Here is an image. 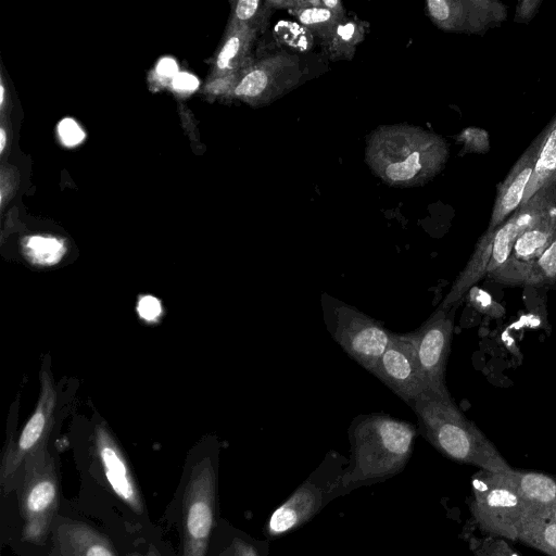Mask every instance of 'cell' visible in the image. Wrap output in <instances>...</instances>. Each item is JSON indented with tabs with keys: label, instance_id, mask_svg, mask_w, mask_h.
<instances>
[{
	"label": "cell",
	"instance_id": "6da1fadb",
	"mask_svg": "<svg viewBox=\"0 0 556 556\" xmlns=\"http://www.w3.org/2000/svg\"><path fill=\"white\" fill-rule=\"evenodd\" d=\"M447 159L446 141L420 127L383 125L367 138L366 162L389 186L424 185L442 170Z\"/></svg>",
	"mask_w": 556,
	"mask_h": 556
},
{
	"label": "cell",
	"instance_id": "7a4b0ae2",
	"mask_svg": "<svg viewBox=\"0 0 556 556\" xmlns=\"http://www.w3.org/2000/svg\"><path fill=\"white\" fill-rule=\"evenodd\" d=\"M409 406L417 416L421 434L446 457L489 471L514 469L482 431L464 416L450 392L428 389Z\"/></svg>",
	"mask_w": 556,
	"mask_h": 556
},
{
	"label": "cell",
	"instance_id": "3957f363",
	"mask_svg": "<svg viewBox=\"0 0 556 556\" xmlns=\"http://www.w3.org/2000/svg\"><path fill=\"white\" fill-rule=\"evenodd\" d=\"M351 464L340 486L392 476L406 465L416 438V427L386 414L359 415L351 424Z\"/></svg>",
	"mask_w": 556,
	"mask_h": 556
},
{
	"label": "cell",
	"instance_id": "277c9868",
	"mask_svg": "<svg viewBox=\"0 0 556 556\" xmlns=\"http://www.w3.org/2000/svg\"><path fill=\"white\" fill-rule=\"evenodd\" d=\"M15 490L23 518L22 538L40 545L50 531L60 497L55 465L46 445L27 457Z\"/></svg>",
	"mask_w": 556,
	"mask_h": 556
},
{
	"label": "cell",
	"instance_id": "5b68a950",
	"mask_svg": "<svg viewBox=\"0 0 556 556\" xmlns=\"http://www.w3.org/2000/svg\"><path fill=\"white\" fill-rule=\"evenodd\" d=\"M513 471V470H511ZM509 472L480 469L471 480V515L479 528L492 536L516 541L526 511Z\"/></svg>",
	"mask_w": 556,
	"mask_h": 556
},
{
	"label": "cell",
	"instance_id": "8992f818",
	"mask_svg": "<svg viewBox=\"0 0 556 556\" xmlns=\"http://www.w3.org/2000/svg\"><path fill=\"white\" fill-rule=\"evenodd\" d=\"M325 298V321L332 338L354 361L374 374L392 332L356 307L328 295Z\"/></svg>",
	"mask_w": 556,
	"mask_h": 556
},
{
	"label": "cell",
	"instance_id": "52a82bcc",
	"mask_svg": "<svg viewBox=\"0 0 556 556\" xmlns=\"http://www.w3.org/2000/svg\"><path fill=\"white\" fill-rule=\"evenodd\" d=\"M216 476L210 459L198 463L184 498V554L205 556L215 519Z\"/></svg>",
	"mask_w": 556,
	"mask_h": 556
},
{
	"label": "cell",
	"instance_id": "ba28073f",
	"mask_svg": "<svg viewBox=\"0 0 556 556\" xmlns=\"http://www.w3.org/2000/svg\"><path fill=\"white\" fill-rule=\"evenodd\" d=\"M56 393L47 372L41 378V393L34 414L22 429L16 442L5 450L0 468V486L5 496L16 488L21 469L29 455L46 445L52 426Z\"/></svg>",
	"mask_w": 556,
	"mask_h": 556
},
{
	"label": "cell",
	"instance_id": "9c48e42d",
	"mask_svg": "<svg viewBox=\"0 0 556 556\" xmlns=\"http://www.w3.org/2000/svg\"><path fill=\"white\" fill-rule=\"evenodd\" d=\"M302 76L296 55L270 54L258 61L238 79L233 96L254 105H266L295 88Z\"/></svg>",
	"mask_w": 556,
	"mask_h": 556
},
{
	"label": "cell",
	"instance_id": "30bf717a",
	"mask_svg": "<svg viewBox=\"0 0 556 556\" xmlns=\"http://www.w3.org/2000/svg\"><path fill=\"white\" fill-rule=\"evenodd\" d=\"M437 308L432 315L414 332H412L416 357L428 389L445 393V369L451 350L454 329V312Z\"/></svg>",
	"mask_w": 556,
	"mask_h": 556
},
{
	"label": "cell",
	"instance_id": "8fae6325",
	"mask_svg": "<svg viewBox=\"0 0 556 556\" xmlns=\"http://www.w3.org/2000/svg\"><path fill=\"white\" fill-rule=\"evenodd\" d=\"M426 11L440 29L482 35L504 22L507 8L495 0H428Z\"/></svg>",
	"mask_w": 556,
	"mask_h": 556
},
{
	"label": "cell",
	"instance_id": "7c38bea8",
	"mask_svg": "<svg viewBox=\"0 0 556 556\" xmlns=\"http://www.w3.org/2000/svg\"><path fill=\"white\" fill-rule=\"evenodd\" d=\"M374 375L408 405L428 390L417 362L412 332H392Z\"/></svg>",
	"mask_w": 556,
	"mask_h": 556
},
{
	"label": "cell",
	"instance_id": "4fadbf2b",
	"mask_svg": "<svg viewBox=\"0 0 556 556\" xmlns=\"http://www.w3.org/2000/svg\"><path fill=\"white\" fill-rule=\"evenodd\" d=\"M555 239L556 205L517 238L507 261L488 277L502 285L526 286L530 266Z\"/></svg>",
	"mask_w": 556,
	"mask_h": 556
},
{
	"label": "cell",
	"instance_id": "5bb4252c",
	"mask_svg": "<svg viewBox=\"0 0 556 556\" xmlns=\"http://www.w3.org/2000/svg\"><path fill=\"white\" fill-rule=\"evenodd\" d=\"M94 444L97 457L111 490L134 511L142 513L141 496L130 468L105 427L97 428Z\"/></svg>",
	"mask_w": 556,
	"mask_h": 556
},
{
	"label": "cell",
	"instance_id": "9a60e30c",
	"mask_svg": "<svg viewBox=\"0 0 556 556\" xmlns=\"http://www.w3.org/2000/svg\"><path fill=\"white\" fill-rule=\"evenodd\" d=\"M540 143L541 136L539 135L498 185L486 230L500 227L521 205L538 162Z\"/></svg>",
	"mask_w": 556,
	"mask_h": 556
},
{
	"label": "cell",
	"instance_id": "2e32d148",
	"mask_svg": "<svg viewBox=\"0 0 556 556\" xmlns=\"http://www.w3.org/2000/svg\"><path fill=\"white\" fill-rule=\"evenodd\" d=\"M321 503V492L312 482H305L275 509L268 520L267 532L278 536L292 531L316 514Z\"/></svg>",
	"mask_w": 556,
	"mask_h": 556
},
{
	"label": "cell",
	"instance_id": "e0dca14e",
	"mask_svg": "<svg viewBox=\"0 0 556 556\" xmlns=\"http://www.w3.org/2000/svg\"><path fill=\"white\" fill-rule=\"evenodd\" d=\"M54 542L58 556H116L108 539L83 522L59 523Z\"/></svg>",
	"mask_w": 556,
	"mask_h": 556
},
{
	"label": "cell",
	"instance_id": "ac0fdd59",
	"mask_svg": "<svg viewBox=\"0 0 556 556\" xmlns=\"http://www.w3.org/2000/svg\"><path fill=\"white\" fill-rule=\"evenodd\" d=\"M492 239L493 230H485L478 240L466 266L454 280L450 292L439 304V308L450 309L456 306L464 295L473 288L475 283L488 274V266L492 254Z\"/></svg>",
	"mask_w": 556,
	"mask_h": 556
},
{
	"label": "cell",
	"instance_id": "d6986e66",
	"mask_svg": "<svg viewBox=\"0 0 556 556\" xmlns=\"http://www.w3.org/2000/svg\"><path fill=\"white\" fill-rule=\"evenodd\" d=\"M518 541L547 556H556V506L526 508L518 528Z\"/></svg>",
	"mask_w": 556,
	"mask_h": 556
},
{
	"label": "cell",
	"instance_id": "ffe728a7",
	"mask_svg": "<svg viewBox=\"0 0 556 556\" xmlns=\"http://www.w3.org/2000/svg\"><path fill=\"white\" fill-rule=\"evenodd\" d=\"M540 136L538 162L522 203L530 200L541 189L556 184V115Z\"/></svg>",
	"mask_w": 556,
	"mask_h": 556
},
{
	"label": "cell",
	"instance_id": "44dd1931",
	"mask_svg": "<svg viewBox=\"0 0 556 556\" xmlns=\"http://www.w3.org/2000/svg\"><path fill=\"white\" fill-rule=\"evenodd\" d=\"M511 477L526 508L556 506V480L545 473L513 469Z\"/></svg>",
	"mask_w": 556,
	"mask_h": 556
},
{
	"label": "cell",
	"instance_id": "7402d4cb",
	"mask_svg": "<svg viewBox=\"0 0 556 556\" xmlns=\"http://www.w3.org/2000/svg\"><path fill=\"white\" fill-rule=\"evenodd\" d=\"M290 13L309 33L316 35L324 45L330 40L337 27L346 20L345 14L336 13L323 5L308 7Z\"/></svg>",
	"mask_w": 556,
	"mask_h": 556
},
{
	"label": "cell",
	"instance_id": "603a6c76",
	"mask_svg": "<svg viewBox=\"0 0 556 556\" xmlns=\"http://www.w3.org/2000/svg\"><path fill=\"white\" fill-rule=\"evenodd\" d=\"M365 36L364 26L352 20H344L334 30L326 48L330 60H351L356 47Z\"/></svg>",
	"mask_w": 556,
	"mask_h": 556
},
{
	"label": "cell",
	"instance_id": "cb8c5ba5",
	"mask_svg": "<svg viewBox=\"0 0 556 556\" xmlns=\"http://www.w3.org/2000/svg\"><path fill=\"white\" fill-rule=\"evenodd\" d=\"M256 35V30L238 22L237 27L226 39L217 55L216 66L218 70L226 72L233 68L240 62L239 60L248 53Z\"/></svg>",
	"mask_w": 556,
	"mask_h": 556
},
{
	"label": "cell",
	"instance_id": "d4e9b609",
	"mask_svg": "<svg viewBox=\"0 0 556 556\" xmlns=\"http://www.w3.org/2000/svg\"><path fill=\"white\" fill-rule=\"evenodd\" d=\"M556 285V239L530 266L526 286L551 287Z\"/></svg>",
	"mask_w": 556,
	"mask_h": 556
},
{
	"label": "cell",
	"instance_id": "484cf974",
	"mask_svg": "<svg viewBox=\"0 0 556 556\" xmlns=\"http://www.w3.org/2000/svg\"><path fill=\"white\" fill-rule=\"evenodd\" d=\"M273 12L267 0H239L235 7L236 20L256 31L266 28Z\"/></svg>",
	"mask_w": 556,
	"mask_h": 556
},
{
	"label": "cell",
	"instance_id": "4316f807",
	"mask_svg": "<svg viewBox=\"0 0 556 556\" xmlns=\"http://www.w3.org/2000/svg\"><path fill=\"white\" fill-rule=\"evenodd\" d=\"M25 249L28 257L37 264L56 263L64 253V244L53 237L33 236L27 238Z\"/></svg>",
	"mask_w": 556,
	"mask_h": 556
},
{
	"label": "cell",
	"instance_id": "83f0119b",
	"mask_svg": "<svg viewBox=\"0 0 556 556\" xmlns=\"http://www.w3.org/2000/svg\"><path fill=\"white\" fill-rule=\"evenodd\" d=\"M457 141L463 144V153H485L490 148L486 130L477 127L463 129Z\"/></svg>",
	"mask_w": 556,
	"mask_h": 556
},
{
	"label": "cell",
	"instance_id": "f1b7e54d",
	"mask_svg": "<svg viewBox=\"0 0 556 556\" xmlns=\"http://www.w3.org/2000/svg\"><path fill=\"white\" fill-rule=\"evenodd\" d=\"M58 132L62 143L66 147H75L86 137L78 123L70 117L60 121L58 124Z\"/></svg>",
	"mask_w": 556,
	"mask_h": 556
},
{
	"label": "cell",
	"instance_id": "f546056e",
	"mask_svg": "<svg viewBox=\"0 0 556 556\" xmlns=\"http://www.w3.org/2000/svg\"><path fill=\"white\" fill-rule=\"evenodd\" d=\"M137 309L141 318L153 321L161 315L162 306L156 298L147 295L139 300Z\"/></svg>",
	"mask_w": 556,
	"mask_h": 556
},
{
	"label": "cell",
	"instance_id": "4dcf8cb0",
	"mask_svg": "<svg viewBox=\"0 0 556 556\" xmlns=\"http://www.w3.org/2000/svg\"><path fill=\"white\" fill-rule=\"evenodd\" d=\"M541 0H523L519 1L517 4L515 18L514 21L517 23H526L533 18V16L539 11L541 5Z\"/></svg>",
	"mask_w": 556,
	"mask_h": 556
},
{
	"label": "cell",
	"instance_id": "1f68e13d",
	"mask_svg": "<svg viewBox=\"0 0 556 556\" xmlns=\"http://www.w3.org/2000/svg\"><path fill=\"white\" fill-rule=\"evenodd\" d=\"M200 81L193 74L179 72L172 79V87L179 92H193L199 88Z\"/></svg>",
	"mask_w": 556,
	"mask_h": 556
},
{
	"label": "cell",
	"instance_id": "d6a6232c",
	"mask_svg": "<svg viewBox=\"0 0 556 556\" xmlns=\"http://www.w3.org/2000/svg\"><path fill=\"white\" fill-rule=\"evenodd\" d=\"M274 10H289L290 12L308 7L323 5L321 0H267Z\"/></svg>",
	"mask_w": 556,
	"mask_h": 556
},
{
	"label": "cell",
	"instance_id": "836d02e7",
	"mask_svg": "<svg viewBox=\"0 0 556 556\" xmlns=\"http://www.w3.org/2000/svg\"><path fill=\"white\" fill-rule=\"evenodd\" d=\"M155 71L159 76L172 79L179 73L178 65L172 58L161 59L156 64Z\"/></svg>",
	"mask_w": 556,
	"mask_h": 556
},
{
	"label": "cell",
	"instance_id": "e575fe53",
	"mask_svg": "<svg viewBox=\"0 0 556 556\" xmlns=\"http://www.w3.org/2000/svg\"><path fill=\"white\" fill-rule=\"evenodd\" d=\"M231 552L232 556H258L252 545L239 539L233 540Z\"/></svg>",
	"mask_w": 556,
	"mask_h": 556
},
{
	"label": "cell",
	"instance_id": "d590c367",
	"mask_svg": "<svg viewBox=\"0 0 556 556\" xmlns=\"http://www.w3.org/2000/svg\"><path fill=\"white\" fill-rule=\"evenodd\" d=\"M323 7L339 13V14H345V9L343 4L339 0H321Z\"/></svg>",
	"mask_w": 556,
	"mask_h": 556
},
{
	"label": "cell",
	"instance_id": "8d00e7d4",
	"mask_svg": "<svg viewBox=\"0 0 556 556\" xmlns=\"http://www.w3.org/2000/svg\"><path fill=\"white\" fill-rule=\"evenodd\" d=\"M7 143V134L3 128L0 129V153L3 152Z\"/></svg>",
	"mask_w": 556,
	"mask_h": 556
},
{
	"label": "cell",
	"instance_id": "74e56055",
	"mask_svg": "<svg viewBox=\"0 0 556 556\" xmlns=\"http://www.w3.org/2000/svg\"><path fill=\"white\" fill-rule=\"evenodd\" d=\"M4 101V86L0 85V104L2 105Z\"/></svg>",
	"mask_w": 556,
	"mask_h": 556
},
{
	"label": "cell",
	"instance_id": "f35d334b",
	"mask_svg": "<svg viewBox=\"0 0 556 556\" xmlns=\"http://www.w3.org/2000/svg\"><path fill=\"white\" fill-rule=\"evenodd\" d=\"M139 556H141V555H139ZM144 556H157V555L155 553H153V552H150L149 554H147Z\"/></svg>",
	"mask_w": 556,
	"mask_h": 556
},
{
	"label": "cell",
	"instance_id": "ab89813d",
	"mask_svg": "<svg viewBox=\"0 0 556 556\" xmlns=\"http://www.w3.org/2000/svg\"><path fill=\"white\" fill-rule=\"evenodd\" d=\"M554 288L556 289V285H555V287H554Z\"/></svg>",
	"mask_w": 556,
	"mask_h": 556
}]
</instances>
